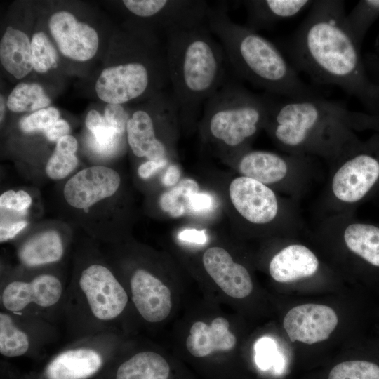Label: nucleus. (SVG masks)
Masks as SVG:
<instances>
[{
	"label": "nucleus",
	"instance_id": "f257e3e1",
	"mask_svg": "<svg viewBox=\"0 0 379 379\" xmlns=\"http://www.w3.org/2000/svg\"><path fill=\"white\" fill-rule=\"evenodd\" d=\"M310 8L285 43L291 64L318 84L336 86L379 112V87L366 73L360 46L345 22L344 1H313Z\"/></svg>",
	"mask_w": 379,
	"mask_h": 379
},
{
	"label": "nucleus",
	"instance_id": "f03ea898",
	"mask_svg": "<svg viewBox=\"0 0 379 379\" xmlns=\"http://www.w3.org/2000/svg\"><path fill=\"white\" fill-rule=\"evenodd\" d=\"M206 24L221 44L228 63L239 78L277 96L321 95L300 79L275 44L258 32L233 22L225 2L209 6Z\"/></svg>",
	"mask_w": 379,
	"mask_h": 379
},
{
	"label": "nucleus",
	"instance_id": "7ed1b4c3",
	"mask_svg": "<svg viewBox=\"0 0 379 379\" xmlns=\"http://www.w3.org/2000/svg\"><path fill=\"white\" fill-rule=\"evenodd\" d=\"M206 24L167 35L166 64L179 117L188 121L228 79L225 51Z\"/></svg>",
	"mask_w": 379,
	"mask_h": 379
},
{
	"label": "nucleus",
	"instance_id": "20e7f679",
	"mask_svg": "<svg viewBox=\"0 0 379 379\" xmlns=\"http://www.w3.org/2000/svg\"><path fill=\"white\" fill-rule=\"evenodd\" d=\"M268 114L265 124L274 138L288 148L308 145L325 131H338L354 124L376 122L375 117L352 111L345 105L321 95L289 98L267 93Z\"/></svg>",
	"mask_w": 379,
	"mask_h": 379
},
{
	"label": "nucleus",
	"instance_id": "39448f33",
	"mask_svg": "<svg viewBox=\"0 0 379 379\" xmlns=\"http://www.w3.org/2000/svg\"><path fill=\"white\" fill-rule=\"evenodd\" d=\"M204 128L211 138L228 148H237L265 124L267 94H256L239 81L227 79L204 104Z\"/></svg>",
	"mask_w": 379,
	"mask_h": 379
},
{
	"label": "nucleus",
	"instance_id": "423d86ee",
	"mask_svg": "<svg viewBox=\"0 0 379 379\" xmlns=\"http://www.w3.org/2000/svg\"><path fill=\"white\" fill-rule=\"evenodd\" d=\"M139 59L104 69L95 84L99 98L108 104H123L168 81L166 60L147 63Z\"/></svg>",
	"mask_w": 379,
	"mask_h": 379
},
{
	"label": "nucleus",
	"instance_id": "0eeeda50",
	"mask_svg": "<svg viewBox=\"0 0 379 379\" xmlns=\"http://www.w3.org/2000/svg\"><path fill=\"white\" fill-rule=\"evenodd\" d=\"M79 286L92 315L99 321L115 319L127 305L126 290L103 265L93 264L84 269Z\"/></svg>",
	"mask_w": 379,
	"mask_h": 379
},
{
	"label": "nucleus",
	"instance_id": "6e6552de",
	"mask_svg": "<svg viewBox=\"0 0 379 379\" xmlns=\"http://www.w3.org/2000/svg\"><path fill=\"white\" fill-rule=\"evenodd\" d=\"M379 181V157L370 152L357 154L337 171L332 181L335 196L354 203L364 198Z\"/></svg>",
	"mask_w": 379,
	"mask_h": 379
},
{
	"label": "nucleus",
	"instance_id": "1a4fd4ad",
	"mask_svg": "<svg viewBox=\"0 0 379 379\" xmlns=\"http://www.w3.org/2000/svg\"><path fill=\"white\" fill-rule=\"evenodd\" d=\"M335 312L319 304H304L291 309L283 326L291 342L308 345L327 340L338 324Z\"/></svg>",
	"mask_w": 379,
	"mask_h": 379
},
{
	"label": "nucleus",
	"instance_id": "9d476101",
	"mask_svg": "<svg viewBox=\"0 0 379 379\" xmlns=\"http://www.w3.org/2000/svg\"><path fill=\"white\" fill-rule=\"evenodd\" d=\"M120 182V176L114 170L103 166H91L80 171L67 182L64 197L72 207L87 208L112 196Z\"/></svg>",
	"mask_w": 379,
	"mask_h": 379
},
{
	"label": "nucleus",
	"instance_id": "9b49d317",
	"mask_svg": "<svg viewBox=\"0 0 379 379\" xmlns=\"http://www.w3.org/2000/svg\"><path fill=\"white\" fill-rule=\"evenodd\" d=\"M48 26L60 52L77 61L92 58L98 48V36L88 25L77 20L67 11L52 15Z\"/></svg>",
	"mask_w": 379,
	"mask_h": 379
},
{
	"label": "nucleus",
	"instance_id": "f8f14e48",
	"mask_svg": "<svg viewBox=\"0 0 379 379\" xmlns=\"http://www.w3.org/2000/svg\"><path fill=\"white\" fill-rule=\"evenodd\" d=\"M229 192L234 208L251 222L265 224L277 215L276 196L263 183L245 176L238 177L232 181Z\"/></svg>",
	"mask_w": 379,
	"mask_h": 379
},
{
	"label": "nucleus",
	"instance_id": "ddd939ff",
	"mask_svg": "<svg viewBox=\"0 0 379 379\" xmlns=\"http://www.w3.org/2000/svg\"><path fill=\"white\" fill-rule=\"evenodd\" d=\"M62 294L60 279L54 275L43 274L30 281L10 282L4 288L1 300L6 310L18 312L30 305L51 307L60 300Z\"/></svg>",
	"mask_w": 379,
	"mask_h": 379
},
{
	"label": "nucleus",
	"instance_id": "4468645a",
	"mask_svg": "<svg viewBox=\"0 0 379 379\" xmlns=\"http://www.w3.org/2000/svg\"><path fill=\"white\" fill-rule=\"evenodd\" d=\"M130 287L133 304L145 320L157 323L168 317L172 307L171 293L159 279L138 269L131 277Z\"/></svg>",
	"mask_w": 379,
	"mask_h": 379
},
{
	"label": "nucleus",
	"instance_id": "2eb2a0df",
	"mask_svg": "<svg viewBox=\"0 0 379 379\" xmlns=\"http://www.w3.org/2000/svg\"><path fill=\"white\" fill-rule=\"evenodd\" d=\"M202 261L209 276L230 297L241 299L251 293L253 283L248 270L234 262L225 249L218 246L208 248Z\"/></svg>",
	"mask_w": 379,
	"mask_h": 379
},
{
	"label": "nucleus",
	"instance_id": "dca6fc26",
	"mask_svg": "<svg viewBox=\"0 0 379 379\" xmlns=\"http://www.w3.org/2000/svg\"><path fill=\"white\" fill-rule=\"evenodd\" d=\"M185 344L192 356L204 357L216 351L233 350L237 338L230 330L228 320L218 317L210 324L201 321L194 322L190 329Z\"/></svg>",
	"mask_w": 379,
	"mask_h": 379
},
{
	"label": "nucleus",
	"instance_id": "f3484780",
	"mask_svg": "<svg viewBox=\"0 0 379 379\" xmlns=\"http://www.w3.org/2000/svg\"><path fill=\"white\" fill-rule=\"evenodd\" d=\"M102 363L100 353L92 347L72 348L50 361L45 375L47 379H87L100 369Z\"/></svg>",
	"mask_w": 379,
	"mask_h": 379
},
{
	"label": "nucleus",
	"instance_id": "a211bd4d",
	"mask_svg": "<svg viewBox=\"0 0 379 379\" xmlns=\"http://www.w3.org/2000/svg\"><path fill=\"white\" fill-rule=\"evenodd\" d=\"M319 261L306 246L290 245L277 253L271 260L269 272L277 282L289 283L315 274Z\"/></svg>",
	"mask_w": 379,
	"mask_h": 379
},
{
	"label": "nucleus",
	"instance_id": "6ab92c4d",
	"mask_svg": "<svg viewBox=\"0 0 379 379\" xmlns=\"http://www.w3.org/2000/svg\"><path fill=\"white\" fill-rule=\"evenodd\" d=\"M127 140L133 153L148 160L167 158V148L156 135L154 119L147 109L135 110L126 124Z\"/></svg>",
	"mask_w": 379,
	"mask_h": 379
},
{
	"label": "nucleus",
	"instance_id": "aec40b11",
	"mask_svg": "<svg viewBox=\"0 0 379 379\" xmlns=\"http://www.w3.org/2000/svg\"><path fill=\"white\" fill-rule=\"evenodd\" d=\"M310 0H249L244 1L247 13L246 26L258 32L292 18L310 7Z\"/></svg>",
	"mask_w": 379,
	"mask_h": 379
},
{
	"label": "nucleus",
	"instance_id": "412c9836",
	"mask_svg": "<svg viewBox=\"0 0 379 379\" xmlns=\"http://www.w3.org/2000/svg\"><path fill=\"white\" fill-rule=\"evenodd\" d=\"M3 67L16 79L27 76L33 69L31 42L24 32L8 27L0 43Z\"/></svg>",
	"mask_w": 379,
	"mask_h": 379
},
{
	"label": "nucleus",
	"instance_id": "4be33fe9",
	"mask_svg": "<svg viewBox=\"0 0 379 379\" xmlns=\"http://www.w3.org/2000/svg\"><path fill=\"white\" fill-rule=\"evenodd\" d=\"M239 169L245 177L263 184H270L285 177L288 165L281 157L275 153L257 150L248 152L241 157Z\"/></svg>",
	"mask_w": 379,
	"mask_h": 379
},
{
	"label": "nucleus",
	"instance_id": "5701e85b",
	"mask_svg": "<svg viewBox=\"0 0 379 379\" xmlns=\"http://www.w3.org/2000/svg\"><path fill=\"white\" fill-rule=\"evenodd\" d=\"M64 252L58 233L48 230L32 237L19 251L20 261L27 266H38L58 261Z\"/></svg>",
	"mask_w": 379,
	"mask_h": 379
},
{
	"label": "nucleus",
	"instance_id": "b1692460",
	"mask_svg": "<svg viewBox=\"0 0 379 379\" xmlns=\"http://www.w3.org/2000/svg\"><path fill=\"white\" fill-rule=\"evenodd\" d=\"M170 366L159 354L152 351L136 353L117 369L116 379H168Z\"/></svg>",
	"mask_w": 379,
	"mask_h": 379
},
{
	"label": "nucleus",
	"instance_id": "393cba45",
	"mask_svg": "<svg viewBox=\"0 0 379 379\" xmlns=\"http://www.w3.org/2000/svg\"><path fill=\"white\" fill-rule=\"evenodd\" d=\"M344 239L347 248L370 265L379 267V227L353 223L347 227Z\"/></svg>",
	"mask_w": 379,
	"mask_h": 379
},
{
	"label": "nucleus",
	"instance_id": "a878e982",
	"mask_svg": "<svg viewBox=\"0 0 379 379\" xmlns=\"http://www.w3.org/2000/svg\"><path fill=\"white\" fill-rule=\"evenodd\" d=\"M77 149V140L67 135L57 141L55 149L46 166L47 175L53 180L66 178L76 168L78 160L74 155Z\"/></svg>",
	"mask_w": 379,
	"mask_h": 379
},
{
	"label": "nucleus",
	"instance_id": "bb28decb",
	"mask_svg": "<svg viewBox=\"0 0 379 379\" xmlns=\"http://www.w3.org/2000/svg\"><path fill=\"white\" fill-rule=\"evenodd\" d=\"M51 102L44 89L37 84L20 83L10 93L7 106L15 112L37 111Z\"/></svg>",
	"mask_w": 379,
	"mask_h": 379
},
{
	"label": "nucleus",
	"instance_id": "cd10ccee",
	"mask_svg": "<svg viewBox=\"0 0 379 379\" xmlns=\"http://www.w3.org/2000/svg\"><path fill=\"white\" fill-rule=\"evenodd\" d=\"M30 341L27 334L21 330L11 317L0 314V353L7 357L25 354L29 349Z\"/></svg>",
	"mask_w": 379,
	"mask_h": 379
},
{
	"label": "nucleus",
	"instance_id": "c85d7f7f",
	"mask_svg": "<svg viewBox=\"0 0 379 379\" xmlns=\"http://www.w3.org/2000/svg\"><path fill=\"white\" fill-rule=\"evenodd\" d=\"M379 15V0L360 1L345 15L347 26L360 46L366 32Z\"/></svg>",
	"mask_w": 379,
	"mask_h": 379
},
{
	"label": "nucleus",
	"instance_id": "c756f323",
	"mask_svg": "<svg viewBox=\"0 0 379 379\" xmlns=\"http://www.w3.org/2000/svg\"><path fill=\"white\" fill-rule=\"evenodd\" d=\"M199 189L195 180L190 178L183 179L161 196L160 207L172 217H180L187 210L190 197L198 192Z\"/></svg>",
	"mask_w": 379,
	"mask_h": 379
},
{
	"label": "nucleus",
	"instance_id": "7c9ffc66",
	"mask_svg": "<svg viewBox=\"0 0 379 379\" xmlns=\"http://www.w3.org/2000/svg\"><path fill=\"white\" fill-rule=\"evenodd\" d=\"M31 49L33 69L35 71L44 73L57 67L56 51L44 32H36L33 35Z\"/></svg>",
	"mask_w": 379,
	"mask_h": 379
},
{
	"label": "nucleus",
	"instance_id": "2f4dec72",
	"mask_svg": "<svg viewBox=\"0 0 379 379\" xmlns=\"http://www.w3.org/2000/svg\"><path fill=\"white\" fill-rule=\"evenodd\" d=\"M328 379H379V366L361 360L344 361L331 370Z\"/></svg>",
	"mask_w": 379,
	"mask_h": 379
},
{
	"label": "nucleus",
	"instance_id": "473e14b6",
	"mask_svg": "<svg viewBox=\"0 0 379 379\" xmlns=\"http://www.w3.org/2000/svg\"><path fill=\"white\" fill-rule=\"evenodd\" d=\"M59 116V112L54 107L41 109L23 118L20 128L26 133L45 131L58 120Z\"/></svg>",
	"mask_w": 379,
	"mask_h": 379
},
{
	"label": "nucleus",
	"instance_id": "72a5a7b5",
	"mask_svg": "<svg viewBox=\"0 0 379 379\" xmlns=\"http://www.w3.org/2000/svg\"><path fill=\"white\" fill-rule=\"evenodd\" d=\"M256 350V361L261 368H269L276 362L277 365L280 364V356H277V348L270 339L264 338L259 341Z\"/></svg>",
	"mask_w": 379,
	"mask_h": 379
},
{
	"label": "nucleus",
	"instance_id": "f704fd0d",
	"mask_svg": "<svg viewBox=\"0 0 379 379\" xmlns=\"http://www.w3.org/2000/svg\"><path fill=\"white\" fill-rule=\"evenodd\" d=\"M32 204V198L24 190H8L0 196V206L17 211H25Z\"/></svg>",
	"mask_w": 379,
	"mask_h": 379
},
{
	"label": "nucleus",
	"instance_id": "c9c22d12",
	"mask_svg": "<svg viewBox=\"0 0 379 379\" xmlns=\"http://www.w3.org/2000/svg\"><path fill=\"white\" fill-rule=\"evenodd\" d=\"M105 119L108 124L114 128L120 134L126 130L129 115L121 105L108 104L105 109Z\"/></svg>",
	"mask_w": 379,
	"mask_h": 379
},
{
	"label": "nucleus",
	"instance_id": "e433bc0d",
	"mask_svg": "<svg viewBox=\"0 0 379 379\" xmlns=\"http://www.w3.org/2000/svg\"><path fill=\"white\" fill-rule=\"evenodd\" d=\"M215 204L213 196L207 192H197L190 197L187 209L195 213L211 211Z\"/></svg>",
	"mask_w": 379,
	"mask_h": 379
},
{
	"label": "nucleus",
	"instance_id": "4c0bfd02",
	"mask_svg": "<svg viewBox=\"0 0 379 379\" xmlns=\"http://www.w3.org/2000/svg\"><path fill=\"white\" fill-rule=\"evenodd\" d=\"M44 131L48 140L58 141L60 138L68 135L69 126L66 121L58 119Z\"/></svg>",
	"mask_w": 379,
	"mask_h": 379
},
{
	"label": "nucleus",
	"instance_id": "58836bf2",
	"mask_svg": "<svg viewBox=\"0 0 379 379\" xmlns=\"http://www.w3.org/2000/svg\"><path fill=\"white\" fill-rule=\"evenodd\" d=\"M168 164V160L167 158L159 160H148L139 166L138 169V175L142 179H147Z\"/></svg>",
	"mask_w": 379,
	"mask_h": 379
},
{
	"label": "nucleus",
	"instance_id": "ea45409f",
	"mask_svg": "<svg viewBox=\"0 0 379 379\" xmlns=\"http://www.w3.org/2000/svg\"><path fill=\"white\" fill-rule=\"evenodd\" d=\"M27 225L26 221H17L10 224H1L0 241L4 242L13 238Z\"/></svg>",
	"mask_w": 379,
	"mask_h": 379
},
{
	"label": "nucleus",
	"instance_id": "a19ab883",
	"mask_svg": "<svg viewBox=\"0 0 379 379\" xmlns=\"http://www.w3.org/2000/svg\"><path fill=\"white\" fill-rule=\"evenodd\" d=\"M179 239L198 244H204L207 241L205 230L185 229L178 234Z\"/></svg>",
	"mask_w": 379,
	"mask_h": 379
},
{
	"label": "nucleus",
	"instance_id": "79ce46f5",
	"mask_svg": "<svg viewBox=\"0 0 379 379\" xmlns=\"http://www.w3.org/2000/svg\"><path fill=\"white\" fill-rule=\"evenodd\" d=\"M180 175L181 173L179 167L177 165L171 164L167 168L165 173L163 175L161 182L166 187L174 186L178 183Z\"/></svg>",
	"mask_w": 379,
	"mask_h": 379
},
{
	"label": "nucleus",
	"instance_id": "37998d69",
	"mask_svg": "<svg viewBox=\"0 0 379 379\" xmlns=\"http://www.w3.org/2000/svg\"><path fill=\"white\" fill-rule=\"evenodd\" d=\"M4 113V102L2 96H1V121H2Z\"/></svg>",
	"mask_w": 379,
	"mask_h": 379
}]
</instances>
